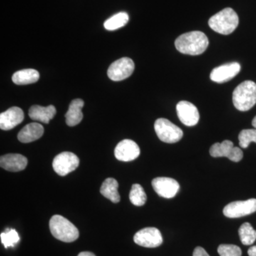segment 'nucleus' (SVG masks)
I'll list each match as a JSON object with an SVG mask.
<instances>
[{
	"label": "nucleus",
	"mask_w": 256,
	"mask_h": 256,
	"mask_svg": "<svg viewBox=\"0 0 256 256\" xmlns=\"http://www.w3.org/2000/svg\"><path fill=\"white\" fill-rule=\"evenodd\" d=\"M238 14L232 8H225L212 16L208 20V25L210 28L224 35L233 33L238 26Z\"/></svg>",
	"instance_id": "f03ea898"
},
{
	"label": "nucleus",
	"mask_w": 256,
	"mask_h": 256,
	"mask_svg": "<svg viewBox=\"0 0 256 256\" xmlns=\"http://www.w3.org/2000/svg\"><path fill=\"white\" fill-rule=\"evenodd\" d=\"M128 21H129V16L128 13L122 12L106 20L104 23V28L108 31H114V30L124 28L127 24Z\"/></svg>",
	"instance_id": "4be33fe9"
},
{
	"label": "nucleus",
	"mask_w": 256,
	"mask_h": 256,
	"mask_svg": "<svg viewBox=\"0 0 256 256\" xmlns=\"http://www.w3.org/2000/svg\"><path fill=\"white\" fill-rule=\"evenodd\" d=\"M239 146L247 148L252 142L256 143V129L242 130L238 136Z\"/></svg>",
	"instance_id": "a878e982"
},
{
	"label": "nucleus",
	"mask_w": 256,
	"mask_h": 256,
	"mask_svg": "<svg viewBox=\"0 0 256 256\" xmlns=\"http://www.w3.org/2000/svg\"><path fill=\"white\" fill-rule=\"evenodd\" d=\"M178 119L186 126H196L200 120V112L196 106L188 101H180L176 105Z\"/></svg>",
	"instance_id": "f8f14e48"
},
{
	"label": "nucleus",
	"mask_w": 256,
	"mask_h": 256,
	"mask_svg": "<svg viewBox=\"0 0 256 256\" xmlns=\"http://www.w3.org/2000/svg\"><path fill=\"white\" fill-rule=\"evenodd\" d=\"M118 182L114 178H106L100 188V193L102 196L108 198L112 203H118L120 201L118 191Z\"/></svg>",
	"instance_id": "aec40b11"
},
{
	"label": "nucleus",
	"mask_w": 256,
	"mask_h": 256,
	"mask_svg": "<svg viewBox=\"0 0 256 256\" xmlns=\"http://www.w3.org/2000/svg\"><path fill=\"white\" fill-rule=\"evenodd\" d=\"M240 242L245 246L252 245L256 240V230L252 228V224L244 223L238 230Z\"/></svg>",
	"instance_id": "5701e85b"
},
{
	"label": "nucleus",
	"mask_w": 256,
	"mask_h": 256,
	"mask_svg": "<svg viewBox=\"0 0 256 256\" xmlns=\"http://www.w3.org/2000/svg\"><path fill=\"white\" fill-rule=\"evenodd\" d=\"M193 256H210V255L203 248L198 246L194 250Z\"/></svg>",
	"instance_id": "cd10ccee"
},
{
	"label": "nucleus",
	"mask_w": 256,
	"mask_h": 256,
	"mask_svg": "<svg viewBox=\"0 0 256 256\" xmlns=\"http://www.w3.org/2000/svg\"><path fill=\"white\" fill-rule=\"evenodd\" d=\"M84 101L82 99H75L72 100L69 105L68 110L66 114V122L70 127L77 126L82 122L84 114L82 108H84Z\"/></svg>",
	"instance_id": "6ab92c4d"
},
{
	"label": "nucleus",
	"mask_w": 256,
	"mask_h": 256,
	"mask_svg": "<svg viewBox=\"0 0 256 256\" xmlns=\"http://www.w3.org/2000/svg\"><path fill=\"white\" fill-rule=\"evenodd\" d=\"M152 185L156 193L165 198H172L176 196L180 188L178 181L169 178H154Z\"/></svg>",
	"instance_id": "9b49d317"
},
{
	"label": "nucleus",
	"mask_w": 256,
	"mask_h": 256,
	"mask_svg": "<svg viewBox=\"0 0 256 256\" xmlns=\"http://www.w3.org/2000/svg\"><path fill=\"white\" fill-rule=\"evenodd\" d=\"M134 64L131 58L124 57L114 62L108 69V76L114 82H120L132 75Z\"/></svg>",
	"instance_id": "0eeeda50"
},
{
	"label": "nucleus",
	"mask_w": 256,
	"mask_h": 256,
	"mask_svg": "<svg viewBox=\"0 0 256 256\" xmlns=\"http://www.w3.org/2000/svg\"><path fill=\"white\" fill-rule=\"evenodd\" d=\"M56 110L54 106L43 107L41 106H33L28 110V116L33 120L38 121L43 124H48L50 120L53 119Z\"/></svg>",
	"instance_id": "a211bd4d"
},
{
	"label": "nucleus",
	"mask_w": 256,
	"mask_h": 256,
	"mask_svg": "<svg viewBox=\"0 0 256 256\" xmlns=\"http://www.w3.org/2000/svg\"><path fill=\"white\" fill-rule=\"evenodd\" d=\"M24 118L23 110L18 107H12L0 114V128L10 130L21 124Z\"/></svg>",
	"instance_id": "2eb2a0df"
},
{
	"label": "nucleus",
	"mask_w": 256,
	"mask_h": 256,
	"mask_svg": "<svg viewBox=\"0 0 256 256\" xmlns=\"http://www.w3.org/2000/svg\"><path fill=\"white\" fill-rule=\"evenodd\" d=\"M44 128L41 124L32 122L26 124L18 134V140L22 143H30L42 137Z\"/></svg>",
	"instance_id": "f3484780"
},
{
	"label": "nucleus",
	"mask_w": 256,
	"mask_h": 256,
	"mask_svg": "<svg viewBox=\"0 0 256 256\" xmlns=\"http://www.w3.org/2000/svg\"><path fill=\"white\" fill-rule=\"evenodd\" d=\"M28 163L26 158L20 154H8L0 158L1 168L13 172L22 171L26 168Z\"/></svg>",
	"instance_id": "dca6fc26"
},
{
	"label": "nucleus",
	"mask_w": 256,
	"mask_h": 256,
	"mask_svg": "<svg viewBox=\"0 0 256 256\" xmlns=\"http://www.w3.org/2000/svg\"><path fill=\"white\" fill-rule=\"evenodd\" d=\"M130 200L134 206H142L146 202V195L144 188L139 184H134L130 192Z\"/></svg>",
	"instance_id": "b1692460"
},
{
	"label": "nucleus",
	"mask_w": 256,
	"mask_h": 256,
	"mask_svg": "<svg viewBox=\"0 0 256 256\" xmlns=\"http://www.w3.org/2000/svg\"><path fill=\"white\" fill-rule=\"evenodd\" d=\"M134 242L138 245L146 248H156L163 242L162 236L158 228L148 227L139 230L134 236Z\"/></svg>",
	"instance_id": "9d476101"
},
{
	"label": "nucleus",
	"mask_w": 256,
	"mask_h": 256,
	"mask_svg": "<svg viewBox=\"0 0 256 256\" xmlns=\"http://www.w3.org/2000/svg\"><path fill=\"white\" fill-rule=\"evenodd\" d=\"M80 160L73 152H64L55 156L53 168L60 176H64L78 168Z\"/></svg>",
	"instance_id": "423d86ee"
},
{
	"label": "nucleus",
	"mask_w": 256,
	"mask_h": 256,
	"mask_svg": "<svg viewBox=\"0 0 256 256\" xmlns=\"http://www.w3.org/2000/svg\"><path fill=\"white\" fill-rule=\"evenodd\" d=\"M50 227L53 236L60 242H72L78 238V228L62 216H53L50 220Z\"/></svg>",
	"instance_id": "20e7f679"
},
{
	"label": "nucleus",
	"mask_w": 256,
	"mask_h": 256,
	"mask_svg": "<svg viewBox=\"0 0 256 256\" xmlns=\"http://www.w3.org/2000/svg\"><path fill=\"white\" fill-rule=\"evenodd\" d=\"M154 130L160 140L166 143L178 142L183 137L182 130L168 119L156 120Z\"/></svg>",
	"instance_id": "39448f33"
},
{
	"label": "nucleus",
	"mask_w": 256,
	"mask_h": 256,
	"mask_svg": "<svg viewBox=\"0 0 256 256\" xmlns=\"http://www.w3.org/2000/svg\"><path fill=\"white\" fill-rule=\"evenodd\" d=\"M40 77V73L35 69H23L13 74L12 82L16 85H28L38 82Z\"/></svg>",
	"instance_id": "412c9836"
},
{
	"label": "nucleus",
	"mask_w": 256,
	"mask_h": 256,
	"mask_svg": "<svg viewBox=\"0 0 256 256\" xmlns=\"http://www.w3.org/2000/svg\"><path fill=\"white\" fill-rule=\"evenodd\" d=\"M210 156L214 158H226L238 162L244 158V153L242 150L234 146V143L230 140H224L222 142H216L210 146Z\"/></svg>",
	"instance_id": "6e6552de"
},
{
	"label": "nucleus",
	"mask_w": 256,
	"mask_h": 256,
	"mask_svg": "<svg viewBox=\"0 0 256 256\" xmlns=\"http://www.w3.org/2000/svg\"><path fill=\"white\" fill-rule=\"evenodd\" d=\"M248 254L249 256H256V246L250 247L248 250Z\"/></svg>",
	"instance_id": "c85d7f7f"
},
{
	"label": "nucleus",
	"mask_w": 256,
	"mask_h": 256,
	"mask_svg": "<svg viewBox=\"0 0 256 256\" xmlns=\"http://www.w3.org/2000/svg\"><path fill=\"white\" fill-rule=\"evenodd\" d=\"M2 244L4 245L5 248L10 247H14L20 240V236L16 230L12 228L6 229L4 232L1 234Z\"/></svg>",
	"instance_id": "393cba45"
},
{
	"label": "nucleus",
	"mask_w": 256,
	"mask_h": 256,
	"mask_svg": "<svg viewBox=\"0 0 256 256\" xmlns=\"http://www.w3.org/2000/svg\"><path fill=\"white\" fill-rule=\"evenodd\" d=\"M208 38L204 33L194 31L183 34L175 41V46L184 54L197 56L203 54L208 48Z\"/></svg>",
	"instance_id": "f257e3e1"
},
{
	"label": "nucleus",
	"mask_w": 256,
	"mask_h": 256,
	"mask_svg": "<svg viewBox=\"0 0 256 256\" xmlns=\"http://www.w3.org/2000/svg\"><path fill=\"white\" fill-rule=\"evenodd\" d=\"M116 159L122 162H130L137 159L140 154V149L137 143L131 140H124L114 149Z\"/></svg>",
	"instance_id": "ddd939ff"
},
{
	"label": "nucleus",
	"mask_w": 256,
	"mask_h": 256,
	"mask_svg": "<svg viewBox=\"0 0 256 256\" xmlns=\"http://www.w3.org/2000/svg\"><path fill=\"white\" fill-rule=\"evenodd\" d=\"M218 252L220 256H242V249L235 245L222 244L218 248Z\"/></svg>",
	"instance_id": "bb28decb"
},
{
	"label": "nucleus",
	"mask_w": 256,
	"mask_h": 256,
	"mask_svg": "<svg viewBox=\"0 0 256 256\" xmlns=\"http://www.w3.org/2000/svg\"><path fill=\"white\" fill-rule=\"evenodd\" d=\"M252 126L256 129V116L254 119H252Z\"/></svg>",
	"instance_id": "7c9ffc66"
},
{
	"label": "nucleus",
	"mask_w": 256,
	"mask_h": 256,
	"mask_svg": "<svg viewBox=\"0 0 256 256\" xmlns=\"http://www.w3.org/2000/svg\"><path fill=\"white\" fill-rule=\"evenodd\" d=\"M78 256H96V255L92 252H80Z\"/></svg>",
	"instance_id": "c756f323"
},
{
	"label": "nucleus",
	"mask_w": 256,
	"mask_h": 256,
	"mask_svg": "<svg viewBox=\"0 0 256 256\" xmlns=\"http://www.w3.org/2000/svg\"><path fill=\"white\" fill-rule=\"evenodd\" d=\"M256 212V198L246 201L232 202L224 207V214L228 218H236L252 214Z\"/></svg>",
	"instance_id": "1a4fd4ad"
},
{
	"label": "nucleus",
	"mask_w": 256,
	"mask_h": 256,
	"mask_svg": "<svg viewBox=\"0 0 256 256\" xmlns=\"http://www.w3.org/2000/svg\"><path fill=\"white\" fill-rule=\"evenodd\" d=\"M233 102L237 110L248 111L256 104V84L245 80L236 88L233 92Z\"/></svg>",
	"instance_id": "7ed1b4c3"
},
{
	"label": "nucleus",
	"mask_w": 256,
	"mask_h": 256,
	"mask_svg": "<svg viewBox=\"0 0 256 256\" xmlns=\"http://www.w3.org/2000/svg\"><path fill=\"white\" fill-rule=\"evenodd\" d=\"M240 70V65L237 62L224 64L214 68L210 72V78L212 82L222 84L228 82L238 75Z\"/></svg>",
	"instance_id": "4468645a"
}]
</instances>
